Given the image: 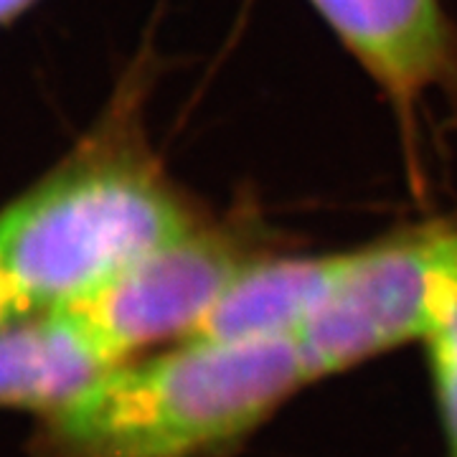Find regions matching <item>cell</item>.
Listing matches in <instances>:
<instances>
[{
  "instance_id": "1",
  "label": "cell",
  "mask_w": 457,
  "mask_h": 457,
  "mask_svg": "<svg viewBox=\"0 0 457 457\" xmlns=\"http://www.w3.org/2000/svg\"><path fill=\"white\" fill-rule=\"evenodd\" d=\"M204 221L150 153L137 102L117 99L64 163L0 212V267L29 311L66 305Z\"/></svg>"
},
{
  "instance_id": "2",
  "label": "cell",
  "mask_w": 457,
  "mask_h": 457,
  "mask_svg": "<svg viewBox=\"0 0 457 457\" xmlns=\"http://www.w3.org/2000/svg\"><path fill=\"white\" fill-rule=\"evenodd\" d=\"M297 338L198 341L128 361L46 417L44 457H201L308 386Z\"/></svg>"
},
{
  "instance_id": "3",
  "label": "cell",
  "mask_w": 457,
  "mask_h": 457,
  "mask_svg": "<svg viewBox=\"0 0 457 457\" xmlns=\"http://www.w3.org/2000/svg\"><path fill=\"white\" fill-rule=\"evenodd\" d=\"M457 305V213L348 249L333 297L297 336L308 381L420 341Z\"/></svg>"
},
{
  "instance_id": "4",
  "label": "cell",
  "mask_w": 457,
  "mask_h": 457,
  "mask_svg": "<svg viewBox=\"0 0 457 457\" xmlns=\"http://www.w3.org/2000/svg\"><path fill=\"white\" fill-rule=\"evenodd\" d=\"M254 254L260 249L245 224L206 219L66 305L82 315L114 359L128 363L155 343L188 338Z\"/></svg>"
},
{
  "instance_id": "5",
  "label": "cell",
  "mask_w": 457,
  "mask_h": 457,
  "mask_svg": "<svg viewBox=\"0 0 457 457\" xmlns=\"http://www.w3.org/2000/svg\"><path fill=\"white\" fill-rule=\"evenodd\" d=\"M374 79L404 132L435 92L457 89V31L440 0H311Z\"/></svg>"
},
{
  "instance_id": "6",
  "label": "cell",
  "mask_w": 457,
  "mask_h": 457,
  "mask_svg": "<svg viewBox=\"0 0 457 457\" xmlns=\"http://www.w3.org/2000/svg\"><path fill=\"white\" fill-rule=\"evenodd\" d=\"M122 366L71 305L31 308L0 323V407L49 417Z\"/></svg>"
},
{
  "instance_id": "7",
  "label": "cell",
  "mask_w": 457,
  "mask_h": 457,
  "mask_svg": "<svg viewBox=\"0 0 457 457\" xmlns=\"http://www.w3.org/2000/svg\"><path fill=\"white\" fill-rule=\"evenodd\" d=\"M348 249L323 254H254L228 279L188 338L275 341L297 338L333 297Z\"/></svg>"
},
{
  "instance_id": "8",
  "label": "cell",
  "mask_w": 457,
  "mask_h": 457,
  "mask_svg": "<svg viewBox=\"0 0 457 457\" xmlns=\"http://www.w3.org/2000/svg\"><path fill=\"white\" fill-rule=\"evenodd\" d=\"M420 341L425 343L445 432L457 457V305L435 315Z\"/></svg>"
},
{
  "instance_id": "9",
  "label": "cell",
  "mask_w": 457,
  "mask_h": 457,
  "mask_svg": "<svg viewBox=\"0 0 457 457\" xmlns=\"http://www.w3.org/2000/svg\"><path fill=\"white\" fill-rule=\"evenodd\" d=\"M29 311L21 300H18L16 290H13V285L8 282L5 278V272H3V267H0V323L3 320H8V318H13L18 312Z\"/></svg>"
},
{
  "instance_id": "10",
  "label": "cell",
  "mask_w": 457,
  "mask_h": 457,
  "mask_svg": "<svg viewBox=\"0 0 457 457\" xmlns=\"http://www.w3.org/2000/svg\"><path fill=\"white\" fill-rule=\"evenodd\" d=\"M33 3H38V0H0V26L23 16Z\"/></svg>"
}]
</instances>
